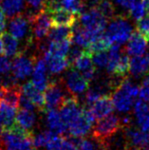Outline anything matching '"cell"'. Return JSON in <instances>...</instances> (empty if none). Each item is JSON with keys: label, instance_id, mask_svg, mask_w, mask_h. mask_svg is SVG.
<instances>
[{"label": "cell", "instance_id": "obj_31", "mask_svg": "<svg viewBox=\"0 0 149 150\" xmlns=\"http://www.w3.org/2000/svg\"><path fill=\"white\" fill-rule=\"evenodd\" d=\"M54 134H57L55 132L52 131V130H45V131H42L40 133H38L37 135L33 136L32 138V142H33V145L35 148H43L45 147L49 140L52 139V136Z\"/></svg>", "mask_w": 149, "mask_h": 150}, {"label": "cell", "instance_id": "obj_2", "mask_svg": "<svg viewBox=\"0 0 149 150\" xmlns=\"http://www.w3.org/2000/svg\"><path fill=\"white\" fill-rule=\"evenodd\" d=\"M140 88L128 78H123L112 94L114 108L121 113H127L134 108L136 98L139 96Z\"/></svg>", "mask_w": 149, "mask_h": 150}, {"label": "cell", "instance_id": "obj_14", "mask_svg": "<svg viewBox=\"0 0 149 150\" xmlns=\"http://www.w3.org/2000/svg\"><path fill=\"white\" fill-rule=\"evenodd\" d=\"M32 84L41 91H45L49 84L48 77V66L44 58H39L35 62L32 71Z\"/></svg>", "mask_w": 149, "mask_h": 150}, {"label": "cell", "instance_id": "obj_35", "mask_svg": "<svg viewBox=\"0 0 149 150\" xmlns=\"http://www.w3.org/2000/svg\"><path fill=\"white\" fill-rule=\"evenodd\" d=\"M136 29L149 40V15L143 16L136 23Z\"/></svg>", "mask_w": 149, "mask_h": 150}, {"label": "cell", "instance_id": "obj_34", "mask_svg": "<svg viewBox=\"0 0 149 150\" xmlns=\"http://www.w3.org/2000/svg\"><path fill=\"white\" fill-rule=\"evenodd\" d=\"M92 61L95 68L99 69H107L108 63V52L107 51H100L92 54Z\"/></svg>", "mask_w": 149, "mask_h": 150}, {"label": "cell", "instance_id": "obj_33", "mask_svg": "<svg viewBox=\"0 0 149 150\" xmlns=\"http://www.w3.org/2000/svg\"><path fill=\"white\" fill-rule=\"evenodd\" d=\"M145 13V8H144L142 0H137L128 10V15L135 21H138L141 18H143Z\"/></svg>", "mask_w": 149, "mask_h": 150}, {"label": "cell", "instance_id": "obj_41", "mask_svg": "<svg viewBox=\"0 0 149 150\" xmlns=\"http://www.w3.org/2000/svg\"><path fill=\"white\" fill-rule=\"evenodd\" d=\"M143 5H144V8H145V11L146 13L149 15V0H142Z\"/></svg>", "mask_w": 149, "mask_h": 150}, {"label": "cell", "instance_id": "obj_1", "mask_svg": "<svg viewBox=\"0 0 149 150\" xmlns=\"http://www.w3.org/2000/svg\"><path fill=\"white\" fill-rule=\"evenodd\" d=\"M32 132L13 125L4 128L0 134V150H35L32 142Z\"/></svg>", "mask_w": 149, "mask_h": 150}, {"label": "cell", "instance_id": "obj_29", "mask_svg": "<svg viewBox=\"0 0 149 150\" xmlns=\"http://www.w3.org/2000/svg\"><path fill=\"white\" fill-rule=\"evenodd\" d=\"M129 67H130L129 55L126 52H123L112 75L119 78H125V76L129 73Z\"/></svg>", "mask_w": 149, "mask_h": 150}, {"label": "cell", "instance_id": "obj_23", "mask_svg": "<svg viewBox=\"0 0 149 150\" xmlns=\"http://www.w3.org/2000/svg\"><path fill=\"white\" fill-rule=\"evenodd\" d=\"M49 13L52 17L53 26L73 27L78 21V18H79V16H77L76 14L66 10H57Z\"/></svg>", "mask_w": 149, "mask_h": 150}, {"label": "cell", "instance_id": "obj_39", "mask_svg": "<svg viewBox=\"0 0 149 150\" xmlns=\"http://www.w3.org/2000/svg\"><path fill=\"white\" fill-rule=\"evenodd\" d=\"M7 22H6V15L4 14L2 11H0V33H3V30L6 29Z\"/></svg>", "mask_w": 149, "mask_h": 150}, {"label": "cell", "instance_id": "obj_3", "mask_svg": "<svg viewBox=\"0 0 149 150\" xmlns=\"http://www.w3.org/2000/svg\"><path fill=\"white\" fill-rule=\"evenodd\" d=\"M133 33V26L125 15H116L105 29V34L112 45H123Z\"/></svg>", "mask_w": 149, "mask_h": 150}, {"label": "cell", "instance_id": "obj_18", "mask_svg": "<svg viewBox=\"0 0 149 150\" xmlns=\"http://www.w3.org/2000/svg\"><path fill=\"white\" fill-rule=\"evenodd\" d=\"M21 52L19 42L10 33H2L0 36V53L7 57H14Z\"/></svg>", "mask_w": 149, "mask_h": 150}, {"label": "cell", "instance_id": "obj_42", "mask_svg": "<svg viewBox=\"0 0 149 150\" xmlns=\"http://www.w3.org/2000/svg\"><path fill=\"white\" fill-rule=\"evenodd\" d=\"M146 57H147L148 62H149V47H148V50H147V55H146Z\"/></svg>", "mask_w": 149, "mask_h": 150}, {"label": "cell", "instance_id": "obj_37", "mask_svg": "<svg viewBox=\"0 0 149 150\" xmlns=\"http://www.w3.org/2000/svg\"><path fill=\"white\" fill-rule=\"evenodd\" d=\"M11 70V62L9 57L2 55L0 57V74L7 75Z\"/></svg>", "mask_w": 149, "mask_h": 150}, {"label": "cell", "instance_id": "obj_9", "mask_svg": "<svg viewBox=\"0 0 149 150\" xmlns=\"http://www.w3.org/2000/svg\"><path fill=\"white\" fill-rule=\"evenodd\" d=\"M89 81L85 79L83 74L74 68L70 69L65 77V86L70 95L79 96L85 92L88 88Z\"/></svg>", "mask_w": 149, "mask_h": 150}, {"label": "cell", "instance_id": "obj_25", "mask_svg": "<svg viewBox=\"0 0 149 150\" xmlns=\"http://www.w3.org/2000/svg\"><path fill=\"white\" fill-rule=\"evenodd\" d=\"M2 11L8 18H13L24 13L26 3L24 0H4L1 4Z\"/></svg>", "mask_w": 149, "mask_h": 150}, {"label": "cell", "instance_id": "obj_7", "mask_svg": "<svg viewBox=\"0 0 149 150\" xmlns=\"http://www.w3.org/2000/svg\"><path fill=\"white\" fill-rule=\"evenodd\" d=\"M94 121L95 119H94L90 110L88 108H84L81 115L72 124H70L68 126L66 132H68V134L72 138L85 137L91 131Z\"/></svg>", "mask_w": 149, "mask_h": 150}, {"label": "cell", "instance_id": "obj_28", "mask_svg": "<svg viewBox=\"0 0 149 150\" xmlns=\"http://www.w3.org/2000/svg\"><path fill=\"white\" fill-rule=\"evenodd\" d=\"M112 44L110 43V41L108 40L107 37L104 33L100 37H98L93 42L90 43V45L85 50H87L88 52L93 54L96 52H100V51H107V50H109Z\"/></svg>", "mask_w": 149, "mask_h": 150}, {"label": "cell", "instance_id": "obj_16", "mask_svg": "<svg viewBox=\"0 0 149 150\" xmlns=\"http://www.w3.org/2000/svg\"><path fill=\"white\" fill-rule=\"evenodd\" d=\"M125 138L131 146L138 148L149 146V132L143 131L141 128L125 127Z\"/></svg>", "mask_w": 149, "mask_h": 150}, {"label": "cell", "instance_id": "obj_40", "mask_svg": "<svg viewBox=\"0 0 149 150\" xmlns=\"http://www.w3.org/2000/svg\"><path fill=\"white\" fill-rule=\"evenodd\" d=\"M65 150H76V146H75V144H74V140L72 137L70 138V139H68V145H66Z\"/></svg>", "mask_w": 149, "mask_h": 150}, {"label": "cell", "instance_id": "obj_38", "mask_svg": "<svg viewBox=\"0 0 149 150\" xmlns=\"http://www.w3.org/2000/svg\"><path fill=\"white\" fill-rule=\"evenodd\" d=\"M137 0H114V2L117 4V5L121 7V9H124V10H129L130 7Z\"/></svg>", "mask_w": 149, "mask_h": 150}, {"label": "cell", "instance_id": "obj_12", "mask_svg": "<svg viewBox=\"0 0 149 150\" xmlns=\"http://www.w3.org/2000/svg\"><path fill=\"white\" fill-rule=\"evenodd\" d=\"M72 68L77 69L83 76L90 82L95 76V66L92 61V54L88 52L87 50H84L75 61L73 62Z\"/></svg>", "mask_w": 149, "mask_h": 150}, {"label": "cell", "instance_id": "obj_36", "mask_svg": "<svg viewBox=\"0 0 149 150\" xmlns=\"http://www.w3.org/2000/svg\"><path fill=\"white\" fill-rule=\"evenodd\" d=\"M140 88L139 96L142 100L149 103V76H146L142 82Z\"/></svg>", "mask_w": 149, "mask_h": 150}, {"label": "cell", "instance_id": "obj_20", "mask_svg": "<svg viewBox=\"0 0 149 150\" xmlns=\"http://www.w3.org/2000/svg\"><path fill=\"white\" fill-rule=\"evenodd\" d=\"M46 124L49 130L59 135L66 132V126L62 119L60 112L56 108L46 110Z\"/></svg>", "mask_w": 149, "mask_h": 150}, {"label": "cell", "instance_id": "obj_17", "mask_svg": "<svg viewBox=\"0 0 149 150\" xmlns=\"http://www.w3.org/2000/svg\"><path fill=\"white\" fill-rule=\"evenodd\" d=\"M22 94L26 98L32 103L35 105V108L43 110H45V96L44 93L41 90H39L34 86L32 82H27L21 86Z\"/></svg>", "mask_w": 149, "mask_h": 150}, {"label": "cell", "instance_id": "obj_6", "mask_svg": "<svg viewBox=\"0 0 149 150\" xmlns=\"http://www.w3.org/2000/svg\"><path fill=\"white\" fill-rule=\"evenodd\" d=\"M9 33L17 40H26L27 45L30 46L32 42L31 24L24 14H19L11 18L8 24Z\"/></svg>", "mask_w": 149, "mask_h": 150}, {"label": "cell", "instance_id": "obj_32", "mask_svg": "<svg viewBox=\"0 0 149 150\" xmlns=\"http://www.w3.org/2000/svg\"><path fill=\"white\" fill-rule=\"evenodd\" d=\"M104 95H107V94H105L104 88H102L101 86H93V88H89L87 91V93H85V104H87V105H91L92 103L97 101L98 99H100Z\"/></svg>", "mask_w": 149, "mask_h": 150}, {"label": "cell", "instance_id": "obj_10", "mask_svg": "<svg viewBox=\"0 0 149 150\" xmlns=\"http://www.w3.org/2000/svg\"><path fill=\"white\" fill-rule=\"evenodd\" d=\"M45 110L60 108L63 102L66 98L64 86L61 83L50 82L48 88H46L45 93Z\"/></svg>", "mask_w": 149, "mask_h": 150}, {"label": "cell", "instance_id": "obj_27", "mask_svg": "<svg viewBox=\"0 0 149 150\" xmlns=\"http://www.w3.org/2000/svg\"><path fill=\"white\" fill-rule=\"evenodd\" d=\"M73 30L68 26H53L48 34L49 41H61L72 39Z\"/></svg>", "mask_w": 149, "mask_h": 150}, {"label": "cell", "instance_id": "obj_26", "mask_svg": "<svg viewBox=\"0 0 149 150\" xmlns=\"http://www.w3.org/2000/svg\"><path fill=\"white\" fill-rule=\"evenodd\" d=\"M76 150H105V144L101 143L94 137L73 138Z\"/></svg>", "mask_w": 149, "mask_h": 150}, {"label": "cell", "instance_id": "obj_5", "mask_svg": "<svg viewBox=\"0 0 149 150\" xmlns=\"http://www.w3.org/2000/svg\"><path fill=\"white\" fill-rule=\"evenodd\" d=\"M78 22L81 26L92 31L98 36L104 34L107 27V19H105L96 8H91L82 13Z\"/></svg>", "mask_w": 149, "mask_h": 150}, {"label": "cell", "instance_id": "obj_15", "mask_svg": "<svg viewBox=\"0 0 149 150\" xmlns=\"http://www.w3.org/2000/svg\"><path fill=\"white\" fill-rule=\"evenodd\" d=\"M87 108L90 110L94 119L99 120L111 114L114 109V105H113L112 98L110 96L104 95L100 99L92 103L91 105H87Z\"/></svg>", "mask_w": 149, "mask_h": 150}, {"label": "cell", "instance_id": "obj_4", "mask_svg": "<svg viewBox=\"0 0 149 150\" xmlns=\"http://www.w3.org/2000/svg\"><path fill=\"white\" fill-rule=\"evenodd\" d=\"M123 127L121 119L114 114H109L102 119H99L93 126L92 137H94L101 143L105 144L107 147V143L119 130Z\"/></svg>", "mask_w": 149, "mask_h": 150}, {"label": "cell", "instance_id": "obj_22", "mask_svg": "<svg viewBox=\"0 0 149 150\" xmlns=\"http://www.w3.org/2000/svg\"><path fill=\"white\" fill-rule=\"evenodd\" d=\"M35 122H36V116H35L34 110L20 108L17 111L16 117H15V125L22 129L31 132Z\"/></svg>", "mask_w": 149, "mask_h": 150}, {"label": "cell", "instance_id": "obj_19", "mask_svg": "<svg viewBox=\"0 0 149 150\" xmlns=\"http://www.w3.org/2000/svg\"><path fill=\"white\" fill-rule=\"evenodd\" d=\"M134 114L139 127L143 131L149 132V103L142 99L136 101Z\"/></svg>", "mask_w": 149, "mask_h": 150}, {"label": "cell", "instance_id": "obj_43", "mask_svg": "<svg viewBox=\"0 0 149 150\" xmlns=\"http://www.w3.org/2000/svg\"><path fill=\"white\" fill-rule=\"evenodd\" d=\"M40 150H43V149H40Z\"/></svg>", "mask_w": 149, "mask_h": 150}, {"label": "cell", "instance_id": "obj_8", "mask_svg": "<svg viewBox=\"0 0 149 150\" xmlns=\"http://www.w3.org/2000/svg\"><path fill=\"white\" fill-rule=\"evenodd\" d=\"M33 59L34 57L29 56L24 51L14 56V60L11 63V74L17 81L25 80L32 73L34 68Z\"/></svg>", "mask_w": 149, "mask_h": 150}, {"label": "cell", "instance_id": "obj_11", "mask_svg": "<svg viewBox=\"0 0 149 150\" xmlns=\"http://www.w3.org/2000/svg\"><path fill=\"white\" fill-rule=\"evenodd\" d=\"M30 24L32 38L37 42H41L46 36H48L50 29L53 26L52 17L46 11H42Z\"/></svg>", "mask_w": 149, "mask_h": 150}, {"label": "cell", "instance_id": "obj_24", "mask_svg": "<svg viewBox=\"0 0 149 150\" xmlns=\"http://www.w3.org/2000/svg\"><path fill=\"white\" fill-rule=\"evenodd\" d=\"M149 71V62L146 56L139 55L130 58L129 73L134 77H141L145 75Z\"/></svg>", "mask_w": 149, "mask_h": 150}, {"label": "cell", "instance_id": "obj_21", "mask_svg": "<svg viewBox=\"0 0 149 150\" xmlns=\"http://www.w3.org/2000/svg\"><path fill=\"white\" fill-rule=\"evenodd\" d=\"M43 58L47 63L49 72L52 74H59L70 66L66 57L57 56V55H52L48 52H44L43 53Z\"/></svg>", "mask_w": 149, "mask_h": 150}, {"label": "cell", "instance_id": "obj_13", "mask_svg": "<svg viewBox=\"0 0 149 150\" xmlns=\"http://www.w3.org/2000/svg\"><path fill=\"white\" fill-rule=\"evenodd\" d=\"M148 39L140 31H133L125 47V52L131 56L143 55L148 48Z\"/></svg>", "mask_w": 149, "mask_h": 150}, {"label": "cell", "instance_id": "obj_30", "mask_svg": "<svg viewBox=\"0 0 149 150\" xmlns=\"http://www.w3.org/2000/svg\"><path fill=\"white\" fill-rule=\"evenodd\" d=\"M96 9L107 20H111L113 17L116 16V10L114 4H113V0H102L98 4Z\"/></svg>", "mask_w": 149, "mask_h": 150}]
</instances>
